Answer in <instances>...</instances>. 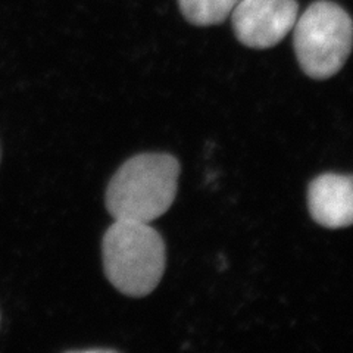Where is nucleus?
Listing matches in <instances>:
<instances>
[{
  "mask_svg": "<svg viewBox=\"0 0 353 353\" xmlns=\"http://www.w3.org/2000/svg\"><path fill=\"white\" fill-rule=\"evenodd\" d=\"M180 163L168 153H141L125 161L106 189V208L114 219L152 223L174 203Z\"/></svg>",
  "mask_w": 353,
  "mask_h": 353,
  "instance_id": "1",
  "label": "nucleus"
},
{
  "mask_svg": "<svg viewBox=\"0 0 353 353\" xmlns=\"http://www.w3.org/2000/svg\"><path fill=\"white\" fill-rule=\"evenodd\" d=\"M165 243L146 223L115 219L102 240L103 270L117 290L145 297L157 289L167 263Z\"/></svg>",
  "mask_w": 353,
  "mask_h": 353,
  "instance_id": "2",
  "label": "nucleus"
},
{
  "mask_svg": "<svg viewBox=\"0 0 353 353\" xmlns=\"http://www.w3.org/2000/svg\"><path fill=\"white\" fill-rule=\"evenodd\" d=\"M293 44L302 71L327 80L346 63L352 50V19L340 5L316 0L296 19Z\"/></svg>",
  "mask_w": 353,
  "mask_h": 353,
  "instance_id": "3",
  "label": "nucleus"
},
{
  "mask_svg": "<svg viewBox=\"0 0 353 353\" xmlns=\"http://www.w3.org/2000/svg\"><path fill=\"white\" fill-rule=\"evenodd\" d=\"M299 3L296 0H239L231 10L237 40L252 49H270L293 30Z\"/></svg>",
  "mask_w": 353,
  "mask_h": 353,
  "instance_id": "4",
  "label": "nucleus"
},
{
  "mask_svg": "<svg viewBox=\"0 0 353 353\" xmlns=\"http://www.w3.org/2000/svg\"><path fill=\"white\" fill-rule=\"evenodd\" d=\"M307 206L316 224L330 230L350 227L353 219V184L350 175H318L307 189Z\"/></svg>",
  "mask_w": 353,
  "mask_h": 353,
  "instance_id": "5",
  "label": "nucleus"
},
{
  "mask_svg": "<svg viewBox=\"0 0 353 353\" xmlns=\"http://www.w3.org/2000/svg\"><path fill=\"white\" fill-rule=\"evenodd\" d=\"M239 0H179L183 17L197 27H211L224 22Z\"/></svg>",
  "mask_w": 353,
  "mask_h": 353,
  "instance_id": "6",
  "label": "nucleus"
}]
</instances>
